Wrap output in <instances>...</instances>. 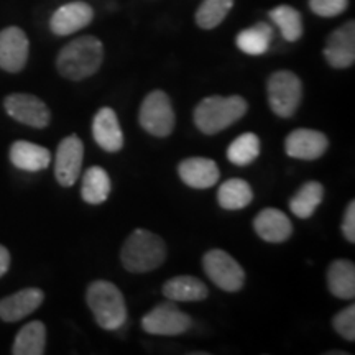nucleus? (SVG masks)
<instances>
[{
  "label": "nucleus",
  "instance_id": "obj_1",
  "mask_svg": "<svg viewBox=\"0 0 355 355\" xmlns=\"http://www.w3.org/2000/svg\"><path fill=\"white\" fill-rule=\"evenodd\" d=\"M104 60V46L96 37L86 35L69 42L56 58L60 74L71 81H83L99 71Z\"/></svg>",
  "mask_w": 355,
  "mask_h": 355
},
{
  "label": "nucleus",
  "instance_id": "obj_2",
  "mask_svg": "<svg viewBox=\"0 0 355 355\" xmlns=\"http://www.w3.org/2000/svg\"><path fill=\"white\" fill-rule=\"evenodd\" d=\"M166 260V245L157 234L135 229L123 242L121 261L130 273H148L159 268Z\"/></svg>",
  "mask_w": 355,
  "mask_h": 355
},
{
  "label": "nucleus",
  "instance_id": "obj_3",
  "mask_svg": "<svg viewBox=\"0 0 355 355\" xmlns=\"http://www.w3.org/2000/svg\"><path fill=\"white\" fill-rule=\"evenodd\" d=\"M247 114V102L241 96H209L194 109V123L206 135H216Z\"/></svg>",
  "mask_w": 355,
  "mask_h": 355
},
{
  "label": "nucleus",
  "instance_id": "obj_4",
  "mask_svg": "<svg viewBox=\"0 0 355 355\" xmlns=\"http://www.w3.org/2000/svg\"><path fill=\"white\" fill-rule=\"evenodd\" d=\"M86 301L102 329L117 331L127 321L125 300L114 283L105 279L91 283L86 293Z\"/></svg>",
  "mask_w": 355,
  "mask_h": 355
},
{
  "label": "nucleus",
  "instance_id": "obj_5",
  "mask_svg": "<svg viewBox=\"0 0 355 355\" xmlns=\"http://www.w3.org/2000/svg\"><path fill=\"white\" fill-rule=\"evenodd\" d=\"M268 104L278 117L288 119L296 112L303 99V84L291 71L282 69L273 73L266 83Z\"/></svg>",
  "mask_w": 355,
  "mask_h": 355
},
{
  "label": "nucleus",
  "instance_id": "obj_6",
  "mask_svg": "<svg viewBox=\"0 0 355 355\" xmlns=\"http://www.w3.org/2000/svg\"><path fill=\"white\" fill-rule=\"evenodd\" d=\"M139 122L150 135L165 139L175 130V110L163 91H152L141 102Z\"/></svg>",
  "mask_w": 355,
  "mask_h": 355
},
{
  "label": "nucleus",
  "instance_id": "obj_7",
  "mask_svg": "<svg viewBox=\"0 0 355 355\" xmlns=\"http://www.w3.org/2000/svg\"><path fill=\"white\" fill-rule=\"evenodd\" d=\"M202 266L211 282L224 291L235 293L242 290L245 283V272L239 261L219 248L209 250L202 257Z\"/></svg>",
  "mask_w": 355,
  "mask_h": 355
},
{
  "label": "nucleus",
  "instance_id": "obj_8",
  "mask_svg": "<svg viewBox=\"0 0 355 355\" xmlns=\"http://www.w3.org/2000/svg\"><path fill=\"white\" fill-rule=\"evenodd\" d=\"M191 318L173 303H162L141 319V327L152 336H180L189 331Z\"/></svg>",
  "mask_w": 355,
  "mask_h": 355
},
{
  "label": "nucleus",
  "instance_id": "obj_9",
  "mask_svg": "<svg viewBox=\"0 0 355 355\" xmlns=\"http://www.w3.org/2000/svg\"><path fill=\"white\" fill-rule=\"evenodd\" d=\"M84 159V145L78 135H69L61 140L56 150L55 176L56 181L64 188H69L81 175Z\"/></svg>",
  "mask_w": 355,
  "mask_h": 355
},
{
  "label": "nucleus",
  "instance_id": "obj_10",
  "mask_svg": "<svg viewBox=\"0 0 355 355\" xmlns=\"http://www.w3.org/2000/svg\"><path fill=\"white\" fill-rule=\"evenodd\" d=\"M3 107L13 121L33 128H44L50 123V109L42 99L32 94H10L3 101Z\"/></svg>",
  "mask_w": 355,
  "mask_h": 355
},
{
  "label": "nucleus",
  "instance_id": "obj_11",
  "mask_svg": "<svg viewBox=\"0 0 355 355\" xmlns=\"http://www.w3.org/2000/svg\"><path fill=\"white\" fill-rule=\"evenodd\" d=\"M30 43L19 26H8L0 32V68L7 73H20L28 60Z\"/></svg>",
  "mask_w": 355,
  "mask_h": 355
},
{
  "label": "nucleus",
  "instance_id": "obj_12",
  "mask_svg": "<svg viewBox=\"0 0 355 355\" xmlns=\"http://www.w3.org/2000/svg\"><path fill=\"white\" fill-rule=\"evenodd\" d=\"M329 140L322 132L311 130V128H296L285 140V152L288 157L296 159H313L321 158L326 153Z\"/></svg>",
  "mask_w": 355,
  "mask_h": 355
},
{
  "label": "nucleus",
  "instance_id": "obj_13",
  "mask_svg": "<svg viewBox=\"0 0 355 355\" xmlns=\"http://www.w3.org/2000/svg\"><path fill=\"white\" fill-rule=\"evenodd\" d=\"M324 56L336 69L350 68L355 63V24L352 20L329 35Z\"/></svg>",
  "mask_w": 355,
  "mask_h": 355
},
{
  "label": "nucleus",
  "instance_id": "obj_14",
  "mask_svg": "<svg viewBox=\"0 0 355 355\" xmlns=\"http://www.w3.org/2000/svg\"><path fill=\"white\" fill-rule=\"evenodd\" d=\"M94 19V10L86 2H69L53 13L50 20L51 32L58 37H68L86 28Z\"/></svg>",
  "mask_w": 355,
  "mask_h": 355
},
{
  "label": "nucleus",
  "instance_id": "obj_15",
  "mask_svg": "<svg viewBox=\"0 0 355 355\" xmlns=\"http://www.w3.org/2000/svg\"><path fill=\"white\" fill-rule=\"evenodd\" d=\"M92 137L104 152L117 153L123 146V132L114 109L102 107L92 121Z\"/></svg>",
  "mask_w": 355,
  "mask_h": 355
},
{
  "label": "nucleus",
  "instance_id": "obj_16",
  "mask_svg": "<svg viewBox=\"0 0 355 355\" xmlns=\"http://www.w3.org/2000/svg\"><path fill=\"white\" fill-rule=\"evenodd\" d=\"M178 175L183 180L184 184L194 189L212 188L219 181L220 171L214 159L193 157L178 165Z\"/></svg>",
  "mask_w": 355,
  "mask_h": 355
},
{
  "label": "nucleus",
  "instance_id": "obj_17",
  "mask_svg": "<svg viewBox=\"0 0 355 355\" xmlns=\"http://www.w3.org/2000/svg\"><path fill=\"white\" fill-rule=\"evenodd\" d=\"M44 295L38 288H25L0 300V319L6 322H17L35 313L43 303Z\"/></svg>",
  "mask_w": 355,
  "mask_h": 355
},
{
  "label": "nucleus",
  "instance_id": "obj_18",
  "mask_svg": "<svg viewBox=\"0 0 355 355\" xmlns=\"http://www.w3.org/2000/svg\"><path fill=\"white\" fill-rule=\"evenodd\" d=\"M254 229L261 241L270 243H282L293 234V224L285 212L275 207H266L254 220Z\"/></svg>",
  "mask_w": 355,
  "mask_h": 355
},
{
  "label": "nucleus",
  "instance_id": "obj_19",
  "mask_svg": "<svg viewBox=\"0 0 355 355\" xmlns=\"http://www.w3.org/2000/svg\"><path fill=\"white\" fill-rule=\"evenodd\" d=\"M10 162L19 170L42 171L50 166L51 153L44 146L20 140L10 146Z\"/></svg>",
  "mask_w": 355,
  "mask_h": 355
},
{
  "label": "nucleus",
  "instance_id": "obj_20",
  "mask_svg": "<svg viewBox=\"0 0 355 355\" xmlns=\"http://www.w3.org/2000/svg\"><path fill=\"white\" fill-rule=\"evenodd\" d=\"M327 285L336 298H355V265L350 260H334L327 268Z\"/></svg>",
  "mask_w": 355,
  "mask_h": 355
},
{
  "label": "nucleus",
  "instance_id": "obj_21",
  "mask_svg": "<svg viewBox=\"0 0 355 355\" xmlns=\"http://www.w3.org/2000/svg\"><path fill=\"white\" fill-rule=\"evenodd\" d=\"M163 295L171 301H181V303H189V301H202L207 298L209 290L199 278L188 277H175L163 285Z\"/></svg>",
  "mask_w": 355,
  "mask_h": 355
},
{
  "label": "nucleus",
  "instance_id": "obj_22",
  "mask_svg": "<svg viewBox=\"0 0 355 355\" xmlns=\"http://www.w3.org/2000/svg\"><path fill=\"white\" fill-rule=\"evenodd\" d=\"M252 199H254V191H252L250 184L241 178L227 180L217 191V202L227 211L243 209L252 202Z\"/></svg>",
  "mask_w": 355,
  "mask_h": 355
},
{
  "label": "nucleus",
  "instance_id": "obj_23",
  "mask_svg": "<svg viewBox=\"0 0 355 355\" xmlns=\"http://www.w3.org/2000/svg\"><path fill=\"white\" fill-rule=\"evenodd\" d=\"M46 345V327L43 322H28L20 329L13 343V355H42Z\"/></svg>",
  "mask_w": 355,
  "mask_h": 355
},
{
  "label": "nucleus",
  "instance_id": "obj_24",
  "mask_svg": "<svg viewBox=\"0 0 355 355\" xmlns=\"http://www.w3.org/2000/svg\"><path fill=\"white\" fill-rule=\"evenodd\" d=\"M110 194V178L101 166H91L83 176L81 196L87 204L97 206L107 201Z\"/></svg>",
  "mask_w": 355,
  "mask_h": 355
},
{
  "label": "nucleus",
  "instance_id": "obj_25",
  "mask_svg": "<svg viewBox=\"0 0 355 355\" xmlns=\"http://www.w3.org/2000/svg\"><path fill=\"white\" fill-rule=\"evenodd\" d=\"M272 40H273L272 26L265 24V21H260V24L250 26V28L242 30V32L237 35L235 43H237L239 50L245 53V55L260 56L268 51Z\"/></svg>",
  "mask_w": 355,
  "mask_h": 355
},
{
  "label": "nucleus",
  "instance_id": "obj_26",
  "mask_svg": "<svg viewBox=\"0 0 355 355\" xmlns=\"http://www.w3.org/2000/svg\"><path fill=\"white\" fill-rule=\"evenodd\" d=\"M324 199V188L318 181H308L296 191L290 201V209L300 219H308L314 214Z\"/></svg>",
  "mask_w": 355,
  "mask_h": 355
},
{
  "label": "nucleus",
  "instance_id": "obj_27",
  "mask_svg": "<svg viewBox=\"0 0 355 355\" xmlns=\"http://www.w3.org/2000/svg\"><path fill=\"white\" fill-rule=\"evenodd\" d=\"M270 19L278 26L286 42H298L303 35V19L296 8L290 6H278L270 12Z\"/></svg>",
  "mask_w": 355,
  "mask_h": 355
},
{
  "label": "nucleus",
  "instance_id": "obj_28",
  "mask_svg": "<svg viewBox=\"0 0 355 355\" xmlns=\"http://www.w3.org/2000/svg\"><path fill=\"white\" fill-rule=\"evenodd\" d=\"M260 155V139L255 133H243L237 137L227 148V159L232 165L247 166L254 163Z\"/></svg>",
  "mask_w": 355,
  "mask_h": 355
},
{
  "label": "nucleus",
  "instance_id": "obj_29",
  "mask_svg": "<svg viewBox=\"0 0 355 355\" xmlns=\"http://www.w3.org/2000/svg\"><path fill=\"white\" fill-rule=\"evenodd\" d=\"M234 0H204L196 12V24L202 30H212L224 21L232 10Z\"/></svg>",
  "mask_w": 355,
  "mask_h": 355
},
{
  "label": "nucleus",
  "instance_id": "obj_30",
  "mask_svg": "<svg viewBox=\"0 0 355 355\" xmlns=\"http://www.w3.org/2000/svg\"><path fill=\"white\" fill-rule=\"evenodd\" d=\"M332 326L339 332L349 343L355 340V306L350 304L349 308H345L337 313L334 319H332Z\"/></svg>",
  "mask_w": 355,
  "mask_h": 355
},
{
  "label": "nucleus",
  "instance_id": "obj_31",
  "mask_svg": "<svg viewBox=\"0 0 355 355\" xmlns=\"http://www.w3.org/2000/svg\"><path fill=\"white\" fill-rule=\"evenodd\" d=\"M309 7L316 15L331 19L347 10L349 0H309Z\"/></svg>",
  "mask_w": 355,
  "mask_h": 355
},
{
  "label": "nucleus",
  "instance_id": "obj_32",
  "mask_svg": "<svg viewBox=\"0 0 355 355\" xmlns=\"http://www.w3.org/2000/svg\"><path fill=\"white\" fill-rule=\"evenodd\" d=\"M343 232L344 237L347 239L350 243L355 242V202L350 201L347 209H345L344 219H343Z\"/></svg>",
  "mask_w": 355,
  "mask_h": 355
},
{
  "label": "nucleus",
  "instance_id": "obj_33",
  "mask_svg": "<svg viewBox=\"0 0 355 355\" xmlns=\"http://www.w3.org/2000/svg\"><path fill=\"white\" fill-rule=\"evenodd\" d=\"M8 266H10V254L3 245H0V278L7 273Z\"/></svg>",
  "mask_w": 355,
  "mask_h": 355
}]
</instances>
